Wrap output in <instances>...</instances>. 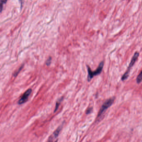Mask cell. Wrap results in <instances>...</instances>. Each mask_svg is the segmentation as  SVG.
<instances>
[{"label":"cell","mask_w":142,"mask_h":142,"mask_svg":"<svg viewBox=\"0 0 142 142\" xmlns=\"http://www.w3.org/2000/svg\"><path fill=\"white\" fill-rule=\"evenodd\" d=\"M104 63L103 62H100L99 65H98V67L97 68V69L94 71H92L91 70L90 67L89 66H87L88 72V76L87 80L88 81H91V79L94 76H96L97 75H99L101 74L102 69L103 68Z\"/></svg>","instance_id":"obj_1"},{"label":"cell","mask_w":142,"mask_h":142,"mask_svg":"<svg viewBox=\"0 0 142 142\" xmlns=\"http://www.w3.org/2000/svg\"><path fill=\"white\" fill-rule=\"evenodd\" d=\"M139 55V53L137 52H136L134 54L133 56L132 57V58L131 59V61L130 62L128 67L127 68V70L125 72V73L123 74L121 78V80L123 81H124L125 80L127 79V78L128 77L129 73H130V70L131 67H132L134 64L135 63L136 60H137V58L138 57Z\"/></svg>","instance_id":"obj_2"},{"label":"cell","mask_w":142,"mask_h":142,"mask_svg":"<svg viewBox=\"0 0 142 142\" xmlns=\"http://www.w3.org/2000/svg\"><path fill=\"white\" fill-rule=\"evenodd\" d=\"M114 100L115 99L114 98H110L105 102L100 110L98 115V116H101V115H102V114L104 113V112H105V111L106 110H107L108 108H109L113 103Z\"/></svg>","instance_id":"obj_3"},{"label":"cell","mask_w":142,"mask_h":142,"mask_svg":"<svg viewBox=\"0 0 142 142\" xmlns=\"http://www.w3.org/2000/svg\"><path fill=\"white\" fill-rule=\"evenodd\" d=\"M32 91V90L31 88L29 89L26 91V92L23 94L21 99L18 101V104L21 105V104L26 103V102L28 101V97H29Z\"/></svg>","instance_id":"obj_4"},{"label":"cell","mask_w":142,"mask_h":142,"mask_svg":"<svg viewBox=\"0 0 142 142\" xmlns=\"http://www.w3.org/2000/svg\"><path fill=\"white\" fill-rule=\"evenodd\" d=\"M62 129V127L60 126L55 131L53 132V133L52 134V135H51V136L49 137L48 141H53L54 139H55L57 137H58L59 135L60 134V131Z\"/></svg>","instance_id":"obj_5"},{"label":"cell","mask_w":142,"mask_h":142,"mask_svg":"<svg viewBox=\"0 0 142 142\" xmlns=\"http://www.w3.org/2000/svg\"><path fill=\"white\" fill-rule=\"evenodd\" d=\"M63 100V98H61L58 101H57L56 103V106H55V110H54V113L56 112V111L58 110V109L59 107V105H60V103H61L62 101Z\"/></svg>","instance_id":"obj_6"},{"label":"cell","mask_w":142,"mask_h":142,"mask_svg":"<svg viewBox=\"0 0 142 142\" xmlns=\"http://www.w3.org/2000/svg\"><path fill=\"white\" fill-rule=\"evenodd\" d=\"M142 81V71H141V73L139 74L138 76L137 77V79H136V81L138 84L140 83V82Z\"/></svg>","instance_id":"obj_7"},{"label":"cell","mask_w":142,"mask_h":142,"mask_svg":"<svg viewBox=\"0 0 142 142\" xmlns=\"http://www.w3.org/2000/svg\"><path fill=\"white\" fill-rule=\"evenodd\" d=\"M51 60H52V58L51 57H49L48 59H47L46 61V65L47 66H49L51 64Z\"/></svg>","instance_id":"obj_8"},{"label":"cell","mask_w":142,"mask_h":142,"mask_svg":"<svg viewBox=\"0 0 142 142\" xmlns=\"http://www.w3.org/2000/svg\"><path fill=\"white\" fill-rule=\"evenodd\" d=\"M92 108H89L86 111V114H90V113H91V111H92Z\"/></svg>","instance_id":"obj_9"},{"label":"cell","mask_w":142,"mask_h":142,"mask_svg":"<svg viewBox=\"0 0 142 142\" xmlns=\"http://www.w3.org/2000/svg\"><path fill=\"white\" fill-rule=\"evenodd\" d=\"M22 67H23V66H22V67H21V68H19V70H18V72H16V73H15V74L14 75V76H17V75H18V73H19L20 72V71H21V70L22 69Z\"/></svg>","instance_id":"obj_10"},{"label":"cell","mask_w":142,"mask_h":142,"mask_svg":"<svg viewBox=\"0 0 142 142\" xmlns=\"http://www.w3.org/2000/svg\"><path fill=\"white\" fill-rule=\"evenodd\" d=\"M2 3H0V13H1L3 9V5Z\"/></svg>","instance_id":"obj_11"},{"label":"cell","mask_w":142,"mask_h":142,"mask_svg":"<svg viewBox=\"0 0 142 142\" xmlns=\"http://www.w3.org/2000/svg\"><path fill=\"white\" fill-rule=\"evenodd\" d=\"M8 0H0V1H1L2 4H6Z\"/></svg>","instance_id":"obj_12"},{"label":"cell","mask_w":142,"mask_h":142,"mask_svg":"<svg viewBox=\"0 0 142 142\" xmlns=\"http://www.w3.org/2000/svg\"><path fill=\"white\" fill-rule=\"evenodd\" d=\"M19 1L21 3V7L22 8V5H23V4L24 0H19Z\"/></svg>","instance_id":"obj_13"}]
</instances>
